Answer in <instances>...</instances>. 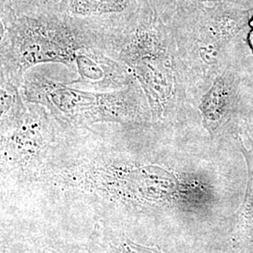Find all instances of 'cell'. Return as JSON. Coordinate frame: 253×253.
<instances>
[{
  "instance_id": "7a4b0ae2",
  "label": "cell",
  "mask_w": 253,
  "mask_h": 253,
  "mask_svg": "<svg viewBox=\"0 0 253 253\" xmlns=\"http://www.w3.org/2000/svg\"><path fill=\"white\" fill-rule=\"evenodd\" d=\"M30 94L33 100L55 110L66 117L77 118L86 111L93 113L97 108L108 120H118L126 116L127 101L120 95H91L90 93L77 90L53 83L37 84L31 86Z\"/></svg>"
},
{
  "instance_id": "9c48e42d",
  "label": "cell",
  "mask_w": 253,
  "mask_h": 253,
  "mask_svg": "<svg viewBox=\"0 0 253 253\" xmlns=\"http://www.w3.org/2000/svg\"><path fill=\"white\" fill-rule=\"evenodd\" d=\"M1 1H4V0H1Z\"/></svg>"
},
{
  "instance_id": "8992f818",
  "label": "cell",
  "mask_w": 253,
  "mask_h": 253,
  "mask_svg": "<svg viewBox=\"0 0 253 253\" xmlns=\"http://www.w3.org/2000/svg\"><path fill=\"white\" fill-rule=\"evenodd\" d=\"M2 6L21 13L54 12L58 13L60 0H4Z\"/></svg>"
},
{
  "instance_id": "3957f363",
  "label": "cell",
  "mask_w": 253,
  "mask_h": 253,
  "mask_svg": "<svg viewBox=\"0 0 253 253\" xmlns=\"http://www.w3.org/2000/svg\"><path fill=\"white\" fill-rule=\"evenodd\" d=\"M239 77L228 66L212 81L202 97L199 110L203 124L211 135L227 125L234 118L239 102Z\"/></svg>"
},
{
  "instance_id": "ba28073f",
  "label": "cell",
  "mask_w": 253,
  "mask_h": 253,
  "mask_svg": "<svg viewBox=\"0 0 253 253\" xmlns=\"http://www.w3.org/2000/svg\"><path fill=\"white\" fill-rule=\"evenodd\" d=\"M247 42H248V45L250 46L252 52L253 54V27H252L251 31L249 32L248 37H247Z\"/></svg>"
},
{
  "instance_id": "5b68a950",
  "label": "cell",
  "mask_w": 253,
  "mask_h": 253,
  "mask_svg": "<svg viewBox=\"0 0 253 253\" xmlns=\"http://www.w3.org/2000/svg\"><path fill=\"white\" fill-rule=\"evenodd\" d=\"M238 141L248 167V186L244 202L240 210L237 212V215L245 236L253 239V147L248 150L240 137H238Z\"/></svg>"
},
{
  "instance_id": "277c9868",
  "label": "cell",
  "mask_w": 253,
  "mask_h": 253,
  "mask_svg": "<svg viewBox=\"0 0 253 253\" xmlns=\"http://www.w3.org/2000/svg\"><path fill=\"white\" fill-rule=\"evenodd\" d=\"M144 0H60L58 13L77 17H98L130 13Z\"/></svg>"
},
{
  "instance_id": "52a82bcc",
  "label": "cell",
  "mask_w": 253,
  "mask_h": 253,
  "mask_svg": "<svg viewBox=\"0 0 253 253\" xmlns=\"http://www.w3.org/2000/svg\"><path fill=\"white\" fill-rule=\"evenodd\" d=\"M231 0H152L155 7H159L160 9H168L175 8L176 10L187 8L190 6H194L197 4H202L205 2H225Z\"/></svg>"
},
{
  "instance_id": "6da1fadb",
  "label": "cell",
  "mask_w": 253,
  "mask_h": 253,
  "mask_svg": "<svg viewBox=\"0 0 253 253\" xmlns=\"http://www.w3.org/2000/svg\"><path fill=\"white\" fill-rule=\"evenodd\" d=\"M252 15L251 10L235 9L225 2L177 10L176 41L183 57L200 77L211 80L226 69L228 46L249 26Z\"/></svg>"
}]
</instances>
